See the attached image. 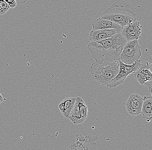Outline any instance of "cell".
I'll return each mask as SVG.
<instances>
[{"label": "cell", "instance_id": "obj_1", "mask_svg": "<svg viewBox=\"0 0 152 150\" xmlns=\"http://www.w3.org/2000/svg\"><path fill=\"white\" fill-rule=\"evenodd\" d=\"M127 42L121 33H118L102 41H91L87 48L96 62L119 61L122 49Z\"/></svg>", "mask_w": 152, "mask_h": 150}, {"label": "cell", "instance_id": "obj_2", "mask_svg": "<svg viewBox=\"0 0 152 150\" xmlns=\"http://www.w3.org/2000/svg\"><path fill=\"white\" fill-rule=\"evenodd\" d=\"M101 18L107 19L123 27L136 20L134 10L125 3L115 2L105 10Z\"/></svg>", "mask_w": 152, "mask_h": 150}, {"label": "cell", "instance_id": "obj_3", "mask_svg": "<svg viewBox=\"0 0 152 150\" xmlns=\"http://www.w3.org/2000/svg\"><path fill=\"white\" fill-rule=\"evenodd\" d=\"M93 80L102 86L107 85L118 74L119 61L94 62L90 67Z\"/></svg>", "mask_w": 152, "mask_h": 150}, {"label": "cell", "instance_id": "obj_4", "mask_svg": "<svg viewBox=\"0 0 152 150\" xmlns=\"http://www.w3.org/2000/svg\"><path fill=\"white\" fill-rule=\"evenodd\" d=\"M140 49L138 40L127 42L122 49L119 61L128 65L134 64L141 56Z\"/></svg>", "mask_w": 152, "mask_h": 150}, {"label": "cell", "instance_id": "obj_5", "mask_svg": "<svg viewBox=\"0 0 152 150\" xmlns=\"http://www.w3.org/2000/svg\"><path fill=\"white\" fill-rule=\"evenodd\" d=\"M140 61V60H139L134 64L128 65L119 61L118 74L113 80L109 82L107 85V86L110 88H114L123 83L128 75L134 73L139 69L141 66Z\"/></svg>", "mask_w": 152, "mask_h": 150}, {"label": "cell", "instance_id": "obj_6", "mask_svg": "<svg viewBox=\"0 0 152 150\" xmlns=\"http://www.w3.org/2000/svg\"><path fill=\"white\" fill-rule=\"evenodd\" d=\"M87 114L88 107L86 104L81 97H76L75 103L68 118L74 124H81L87 118Z\"/></svg>", "mask_w": 152, "mask_h": 150}, {"label": "cell", "instance_id": "obj_7", "mask_svg": "<svg viewBox=\"0 0 152 150\" xmlns=\"http://www.w3.org/2000/svg\"><path fill=\"white\" fill-rule=\"evenodd\" d=\"M142 26L136 20L122 27L121 34L127 42L138 40L140 38Z\"/></svg>", "mask_w": 152, "mask_h": 150}, {"label": "cell", "instance_id": "obj_8", "mask_svg": "<svg viewBox=\"0 0 152 150\" xmlns=\"http://www.w3.org/2000/svg\"><path fill=\"white\" fill-rule=\"evenodd\" d=\"M143 99L137 94L130 95L125 103L128 113L132 116H137L141 113Z\"/></svg>", "mask_w": 152, "mask_h": 150}, {"label": "cell", "instance_id": "obj_9", "mask_svg": "<svg viewBox=\"0 0 152 150\" xmlns=\"http://www.w3.org/2000/svg\"><path fill=\"white\" fill-rule=\"evenodd\" d=\"M151 65L148 62H144L141 64L138 70L133 73L136 80L141 86L147 81L152 80Z\"/></svg>", "mask_w": 152, "mask_h": 150}, {"label": "cell", "instance_id": "obj_10", "mask_svg": "<svg viewBox=\"0 0 152 150\" xmlns=\"http://www.w3.org/2000/svg\"><path fill=\"white\" fill-rule=\"evenodd\" d=\"M92 27L94 30H97L114 29L121 33L122 27L114 23L113 22L107 19L98 18L95 19L92 23Z\"/></svg>", "mask_w": 152, "mask_h": 150}, {"label": "cell", "instance_id": "obj_11", "mask_svg": "<svg viewBox=\"0 0 152 150\" xmlns=\"http://www.w3.org/2000/svg\"><path fill=\"white\" fill-rule=\"evenodd\" d=\"M120 33L115 30H91L89 35L91 41H102L112 37L117 33Z\"/></svg>", "mask_w": 152, "mask_h": 150}, {"label": "cell", "instance_id": "obj_12", "mask_svg": "<svg viewBox=\"0 0 152 150\" xmlns=\"http://www.w3.org/2000/svg\"><path fill=\"white\" fill-rule=\"evenodd\" d=\"M76 99V98L75 97H66L58 105L59 109L65 118H69Z\"/></svg>", "mask_w": 152, "mask_h": 150}, {"label": "cell", "instance_id": "obj_13", "mask_svg": "<svg viewBox=\"0 0 152 150\" xmlns=\"http://www.w3.org/2000/svg\"><path fill=\"white\" fill-rule=\"evenodd\" d=\"M143 99L141 113L143 118L146 119L147 122H150L152 118V97L145 96Z\"/></svg>", "mask_w": 152, "mask_h": 150}, {"label": "cell", "instance_id": "obj_14", "mask_svg": "<svg viewBox=\"0 0 152 150\" xmlns=\"http://www.w3.org/2000/svg\"><path fill=\"white\" fill-rule=\"evenodd\" d=\"M10 8L4 0H0V15H4L7 13Z\"/></svg>", "mask_w": 152, "mask_h": 150}, {"label": "cell", "instance_id": "obj_15", "mask_svg": "<svg viewBox=\"0 0 152 150\" xmlns=\"http://www.w3.org/2000/svg\"><path fill=\"white\" fill-rule=\"evenodd\" d=\"M10 8H14L17 7V4L15 0H4Z\"/></svg>", "mask_w": 152, "mask_h": 150}, {"label": "cell", "instance_id": "obj_16", "mask_svg": "<svg viewBox=\"0 0 152 150\" xmlns=\"http://www.w3.org/2000/svg\"><path fill=\"white\" fill-rule=\"evenodd\" d=\"M144 85H146L148 88V91L150 93H152V81H147L146 82Z\"/></svg>", "mask_w": 152, "mask_h": 150}, {"label": "cell", "instance_id": "obj_17", "mask_svg": "<svg viewBox=\"0 0 152 150\" xmlns=\"http://www.w3.org/2000/svg\"><path fill=\"white\" fill-rule=\"evenodd\" d=\"M15 1H16L17 4H23L25 3L27 0H15Z\"/></svg>", "mask_w": 152, "mask_h": 150}, {"label": "cell", "instance_id": "obj_18", "mask_svg": "<svg viewBox=\"0 0 152 150\" xmlns=\"http://www.w3.org/2000/svg\"><path fill=\"white\" fill-rule=\"evenodd\" d=\"M4 100H6V99H4V98H3L2 96L0 94V104H1V103H2Z\"/></svg>", "mask_w": 152, "mask_h": 150}]
</instances>
